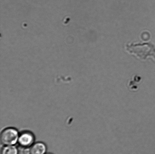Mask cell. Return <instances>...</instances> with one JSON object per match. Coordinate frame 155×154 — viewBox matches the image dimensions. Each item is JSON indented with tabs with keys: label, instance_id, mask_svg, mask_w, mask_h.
<instances>
[{
	"label": "cell",
	"instance_id": "6da1fadb",
	"mask_svg": "<svg viewBox=\"0 0 155 154\" xmlns=\"http://www.w3.org/2000/svg\"><path fill=\"white\" fill-rule=\"evenodd\" d=\"M127 49L141 59L146 60L148 57H152L155 60V48L151 42L127 45Z\"/></svg>",
	"mask_w": 155,
	"mask_h": 154
},
{
	"label": "cell",
	"instance_id": "7a4b0ae2",
	"mask_svg": "<svg viewBox=\"0 0 155 154\" xmlns=\"http://www.w3.org/2000/svg\"><path fill=\"white\" fill-rule=\"evenodd\" d=\"M18 131L14 128H7L2 132L1 141L5 146H13L16 144L19 139Z\"/></svg>",
	"mask_w": 155,
	"mask_h": 154
},
{
	"label": "cell",
	"instance_id": "3957f363",
	"mask_svg": "<svg viewBox=\"0 0 155 154\" xmlns=\"http://www.w3.org/2000/svg\"><path fill=\"white\" fill-rule=\"evenodd\" d=\"M34 137L32 134L28 132H25L19 136L18 143L21 146L27 147L33 144Z\"/></svg>",
	"mask_w": 155,
	"mask_h": 154
},
{
	"label": "cell",
	"instance_id": "277c9868",
	"mask_svg": "<svg viewBox=\"0 0 155 154\" xmlns=\"http://www.w3.org/2000/svg\"><path fill=\"white\" fill-rule=\"evenodd\" d=\"M46 150L47 147L45 145L41 142L33 144L30 149L31 154H45Z\"/></svg>",
	"mask_w": 155,
	"mask_h": 154
},
{
	"label": "cell",
	"instance_id": "5b68a950",
	"mask_svg": "<svg viewBox=\"0 0 155 154\" xmlns=\"http://www.w3.org/2000/svg\"><path fill=\"white\" fill-rule=\"evenodd\" d=\"M1 154H18L17 148L14 146H7L3 148Z\"/></svg>",
	"mask_w": 155,
	"mask_h": 154
},
{
	"label": "cell",
	"instance_id": "8992f818",
	"mask_svg": "<svg viewBox=\"0 0 155 154\" xmlns=\"http://www.w3.org/2000/svg\"><path fill=\"white\" fill-rule=\"evenodd\" d=\"M23 154H31V151L30 149L29 148H25L23 151Z\"/></svg>",
	"mask_w": 155,
	"mask_h": 154
},
{
	"label": "cell",
	"instance_id": "52a82bcc",
	"mask_svg": "<svg viewBox=\"0 0 155 154\" xmlns=\"http://www.w3.org/2000/svg\"><path fill=\"white\" fill-rule=\"evenodd\" d=\"M51 154L49 153V154Z\"/></svg>",
	"mask_w": 155,
	"mask_h": 154
}]
</instances>
